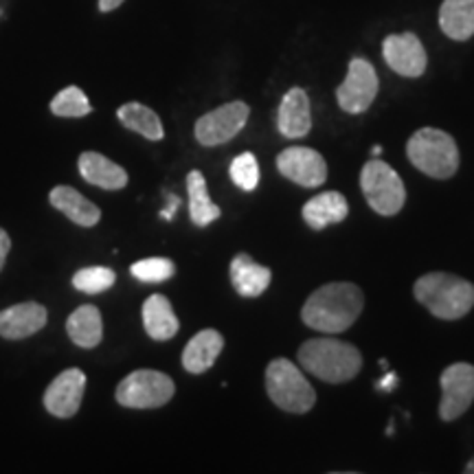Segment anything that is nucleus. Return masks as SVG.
Masks as SVG:
<instances>
[{"label":"nucleus","instance_id":"obj_1","mask_svg":"<svg viewBox=\"0 0 474 474\" xmlns=\"http://www.w3.org/2000/svg\"><path fill=\"white\" fill-rule=\"evenodd\" d=\"M365 296L356 284L337 281L320 286L301 308V319L308 328L323 334H341L352 328L362 312Z\"/></svg>","mask_w":474,"mask_h":474},{"label":"nucleus","instance_id":"obj_2","mask_svg":"<svg viewBox=\"0 0 474 474\" xmlns=\"http://www.w3.org/2000/svg\"><path fill=\"white\" fill-rule=\"evenodd\" d=\"M413 295L442 320H459L474 308V284L453 272H426L415 281Z\"/></svg>","mask_w":474,"mask_h":474},{"label":"nucleus","instance_id":"obj_3","mask_svg":"<svg viewBox=\"0 0 474 474\" xmlns=\"http://www.w3.org/2000/svg\"><path fill=\"white\" fill-rule=\"evenodd\" d=\"M299 362L319 380L341 385L358 376L362 369V353L352 343L338 338H310L301 345Z\"/></svg>","mask_w":474,"mask_h":474},{"label":"nucleus","instance_id":"obj_4","mask_svg":"<svg viewBox=\"0 0 474 474\" xmlns=\"http://www.w3.org/2000/svg\"><path fill=\"white\" fill-rule=\"evenodd\" d=\"M406 156L421 174L437 180H448L459 170L457 141L437 128H421L406 143Z\"/></svg>","mask_w":474,"mask_h":474},{"label":"nucleus","instance_id":"obj_5","mask_svg":"<svg viewBox=\"0 0 474 474\" xmlns=\"http://www.w3.org/2000/svg\"><path fill=\"white\" fill-rule=\"evenodd\" d=\"M266 391L270 400L286 413H308L316 394L299 367L286 358H277L266 369Z\"/></svg>","mask_w":474,"mask_h":474},{"label":"nucleus","instance_id":"obj_6","mask_svg":"<svg viewBox=\"0 0 474 474\" xmlns=\"http://www.w3.org/2000/svg\"><path fill=\"white\" fill-rule=\"evenodd\" d=\"M361 187L367 204L380 215L400 213L406 203V189L400 174L380 158H371L361 174Z\"/></svg>","mask_w":474,"mask_h":474},{"label":"nucleus","instance_id":"obj_7","mask_svg":"<svg viewBox=\"0 0 474 474\" xmlns=\"http://www.w3.org/2000/svg\"><path fill=\"white\" fill-rule=\"evenodd\" d=\"M176 394V385L167 373L138 369L123 378L117 387V402L128 409H158Z\"/></svg>","mask_w":474,"mask_h":474},{"label":"nucleus","instance_id":"obj_8","mask_svg":"<svg viewBox=\"0 0 474 474\" xmlns=\"http://www.w3.org/2000/svg\"><path fill=\"white\" fill-rule=\"evenodd\" d=\"M248 114H251V108L244 102L220 105V108L211 110V112L203 114V117L195 121V138H198L200 146L204 147H215L222 146V143H229L246 126Z\"/></svg>","mask_w":474,"mask_h":474},{"label":"nucleus","instance_id":"obj_9","mask_svg":"<svg viewBox=\"0 0 474 474\" xmlns=\"http://www.w3.org/2000/svg\"><path fill=\"white\" fill-rule=\"evenodd\" d=\"M442 385V402H439V418L454 421L462 418L474 402V365L470 362H454L439 376Z\"/></svg>","mask_w":474,"mask_h":474},{"label":"nucleus","instance_id":"obj_10","mask_svg":"<svg viewBox=\"0 0 474 474\" xmlns=\"http://www.w3.org/2000/svg\"><path fill=\"white\" fill-rule=\"evenodd\" d=\"M378 95V75L376 69L362 57H353L349 62L347 78L337 90V99L341 110L347 114H362L371 108Z\"/></svg>","mask_w":474,"mask_h":474},{"label":"nucleus","instance_id":"obj_11","mask_svg":"<svg viewBox=\"0 0 474 474\" xmlns=\"http://www.w3.org/2000/svg\"><path fill=\"white\" fill-rule=\"evenodd\" d=\"M277 170L281 176L301 187H319L328 179L325 158L312 147H288L277 156Z\"/></svg>","mask_w":474,"mask_h":474},{"label":"nucleus","instance_id":"obj_12","mask_svg":"<svg viewBox=\"0 0 474 474\" xmlns=\"http://www.w3.org/2000/svg\"><path fill=\"white\" fill-rule=\"evenodd\" d=\"M382 55L389 69L402 78H420L428 64L424 45L415 33H397V36L387 37L382 45Z\"/></svg>","mask_w":474,"mask_h":474},{"label":"nucleus","instance_id":"obj_13","mask_svg":"<svg viewBox=\"0 0 474 474\" xmlns=\"http://www.w3.org/2000/svg\"><path fill=\"white\" fill-rule=\"evenodd\" d=\"M86 376L81 369H66L51 382L45 394V406L55 418H73L81 406Z\"/></svg>","mask_w":474,"mask_h":474},{"label":"nucleus","instance_id":"obj_14","mask_svg":"<svg viewBox=\"0 0 474 474\" xmlns=\"http://www.w3.org/2000/svg\"><path fill=\"white\" fill-rule=\"evenodd\" d=\"M49 312L40 304H18L0 312V337L7 341H21L33 337L46 325Z\"/></svg>","mask_w":474,"mask_h":474},{"label":"nucleus","instance_id":"obj_15","mask_svg":"<svg viewBox=\"0 0 474 474\" xmlns=\"http://www.w3.org/2000/svg\"><path fill=\"white\" fill-rule=\"evenodd\" d=\"M277 128L286 138H301L312 130V114H310V99L304 88H290L281 99Z\"/></svg>","mask_w":474,"mask_h":474},{"label":"nucleus","instance_id":"obj_16","mask_svg":"<svg viewBox=\"0 0 474 474\" xmlns=\"http://www.w3.org/2000/svg\"><path fill=\"white\" fill-rule=\"evenodd\" d=\"M272 272L270 268L262 266L253 260L246 253H239L231 262V284L237 290V295L246 296V299H255L263 295L270 286Z\"/></svg>","mask_w":474,"mask_h":474},{"label":"nucleus","instance_id":"obj_17","mask_svg":"<svg viewBox=\"0 0 474 474\" xmlns=\"http://www.w3.org/2000/svg\"><path fill=\"white\" fill-rule=\"evenodd\" d=\"M79 174L86 183L110 191L123 189L128 185V171L99 152H84L79 156Z\"/></svg>","mask_w":474,"mask_h":474},{"label":"nucleus","instance_id":"obj_18","mask_svg":"<svg viewBox=\"0 0 474 474\" xmlns=\"http://www.w3.org/2000/svg\"><path fill=\"white\" fill-rule=\"evenodd\" d=\"M301 213H304V220L308 222L310 229L320 231V229L329 227V224L343 222L349 213V204L347 198L338 194V191H323V194L310 198Z\"/></svg>","mask_w":474,"mask_h":474},{"label":"nucleus","instance_id":"obj_19","mask_svg":"<svg viewBox=\"0 0 474 474\" xmlns=\"http://www.w3.org/2000/svg\"><path fill=\"white\" fill-rule=\"evenodd\" d=\"M222 334L215 332V329H203V332H198L187 343L183 352V367L189 373H195V376L204 373L218 361V356L222 353Z\"/></svg>","mask_w":474,"mask_h":474},{"label":"nucleus","instance_id":"obj_20","mask_svg":"<svg viewBox=\"0 0 474 474\" xmlns=\"http://www.w3.org/2000/svg\"><path fill=\"white\" fill-rule=\"evenodd\" d=\"M51 204L60 209L69 220H73L79 227H95L102 220V211L95 207L88 198L79 194L73 187L60 185L51 191Z\"/></svg>","mask_w":474,"mask_h":474},{"label":"nucleus","instance_id":"obj_21","mask_svg":"<svg viewBox=\"0 0 474 474\" xmlns=\"http://www.w3.org/2000/svg\"><path fill=\"white\" fill-rule=\"evenodd\" d=\"M143 325H146L147 337L154 338V341H170L180 328L170 299L162 295H152L143 304Z\"/></svg>","mask_w":474,"mask_h":474},{"label":"nucleus","instance_id":"obj_22","mask_svg":"<svg viewBox=\"0 0 474 474\" xmlns=\"http://www.w3.org/2000/svg\"><path fill=\"white\" fill-rule=\"evenodd\" d=\"M439 27L450 40H470L474 36V0H444Z\"/></svg>","mask_w":474,"mask_h":474},{"label":"nucleus","instance_id":"obj_23","mask_svg":"<svg viewBox=\"0 0 474 474\" xmlns=\"http://www.w3.org/2000/svg\"><path fill=\"white\" fill-rule=\"evenodd\" d=\"M66 332L71 341L84 349H93L104 338V320L102 312L95 305H81L66 320Z\"/></svg>","mask_w":474,"mask_h":474},{"label":"nucleus","instance_id":"obj_24","mask_svg":"<svg viewBox=\"0 0 474 474\" xmlns=\"http://www.w3.org/2000/svg\"><path fill=\"white\" fill-rule=\"evenodd\" d=\"M187 194H189L191 222L195 227H209L220 218V207L211 200L203 171L194 170L187 174Z\"/></svg>","mask_w":474,"mask_h":474},{"label":"nucleus","instance_id":"obj_25","mask_svg":"<svg viewBox=\"0 0 474 474\" xmlns=\"http://www.w3.org/2000/svg\"><path fill=\"white\" fill-rule=\"evenodd\" d=\"M117 117L123 126L130 128V130L134 132L143 134V137L150 138V141H161V138L165 137L161 119H158V114L154 112V110L147 108V105L137 104V102L126 104L119 108Z\"/></svg>","mask_w":474,"mask_h":474},{"label":"nucleus","instance_id":"obj_26","mask_svg":"<svg viewBox=\"0 0 474 474\" xmlns=\"http://www.w3.org/2000/svg\"><path fill=\"white\" fill-rule=\"evenodd\" d=\"M51 112L57 117H86L93 112V105L78 86H69L62 93H57V97H53Z\"/></svg>","mask_w":474,"mask_h":474},{"label":"nucleus","instance_id":"obj_27","mask_svg":"<svg viewBox=\"0 0 474 474\" xmlns=\"http://www.w3.org/2000/svg\"><path fill=\"white\" fill-rule=\"evenodd\" d=\"M117 281L114 270L104 266H93V268H81L79 272H75L73 286L75 290L86 292V295H99V292L112 288V284Z\"/></svg>","mask_w":474,"mask_h":474},{"label":"nucleus","instance_id":"obj_28","mask_svg":"<svg viewBox=\"0 0 474 474\" xmlns=\"http://www.w3.org/2000/svg\"><path fill=\"white\" fill-rule=\"evenodd\" d=\"M229 174H231V180L242 191H255L257 185H260V165H257L255 154L242 152V154L233 158Z\"/></svg>","mask_w":474,"mask_h":474},{"label":"nucleus","instance_id":"obj_29","mask_svg":"<svg viewBox=\"0 0 474 474\" xmlns=\"http://www.w3.org/2000/svg\"><path fill=\"white\" fill-rule=\"evenodd\" d=\"M130 272L138 281H146V284H161V281H167L170 277H174L176 263L167 260V257H150V260H141L132 263Z\"/></svg>","mask_w":474,"mask_h":474},{"label":"nucleus","instance_id":"obj_30","mask_svg":"<svg viewBox=\"0 0 474 474\" xmlns=\"http://www.w3.org/2000/svg\"><path fill=\"white\" fill-rule=\"evenodd\" d=\"M180 207V200H179V195H174V194H167V207L161 211V218L162 220H167V222H170L171 218H174V213H176V209Z\"/></svg>","mask_w":474,"mask_h":474},{"label":"nucleus","instance_id":"obj_31","mask_svg":"<svg viewBox=\"0 0 474 474\" xmlns=\"http://www.w3.org/2000/svg\"><path fill=\"white\" fill-rule=\"evenodd\" d=\"M9 248H12V239H9L7 231H4V229H0V270H3L4 262H7Z\"/></svg>","mask_w":474,"mask_h":474},{"label":"nucleus","instance_id":"obj_32","mask_svg":"<svg viewBox=\"0 0 474 474\" xmlns=\"http://www.w3.org/2000/svg\"><path fill=\"white\" fill-rule=\"evenodd\" d=\"M395 382H397L395 373H387V376L382 378L380 382H378V389H380V391H391L395 387Z\"/></svg>","mask_w":474,"mask_h":474},{"label":"nucleus","instance_id":"obj_33","mask_svg":"<svg viewBox=\"0 0 474 474\" xmlns=\"http://www.w3.org/2000/svg\"><path fill=\"white\" fill-rule=\"evenodd\" d=\"M123 0H99V9H102V12H112V9H117L119 4H121Z\"/></svg>","mask_w":474,"mask_h":474},{"label":"nucleus","instance_id":"obj_34","mask_svg":"<svg viewBox=\"0 0 474 474\" xmlns=\"http://www.w3.org/2000/svg\"><path fill=\"white\" fill-rule=\"evenodd\" d=\"M380 154H382V147H380V146L373 147V150H371V156H373V158H378Z\"/></svg>","mask_w":474,"mask_h":474},{"label":"nucleus","instance_id":"obj_35","mask_svg":"<svg viewBox=\"0 0 474 474\" xmlns=\"http://www.w3.org/2000/svg\"><path fill=\"white\" fill-rule=\"evenodd\" d=\"M466 472H468V474H474V457L470 459V462H468V466H466Z\"/></svg>","mask_w":474,"mask_h":474}]
</instances>
